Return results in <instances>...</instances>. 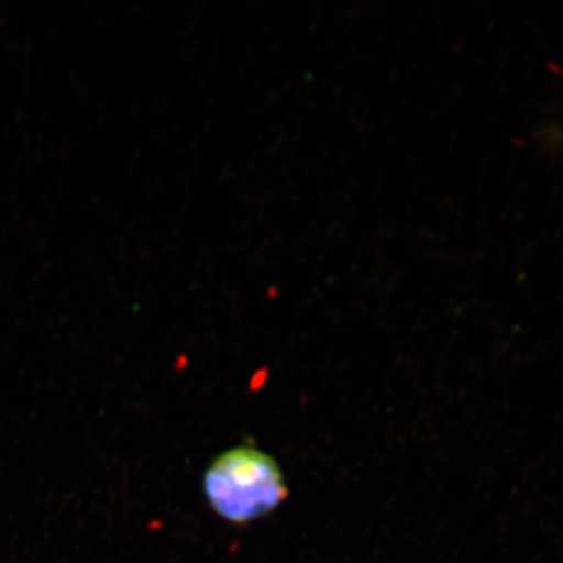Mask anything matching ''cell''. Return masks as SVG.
<instances>
[{
  "label": "cell",
  "instance_id": "cell-1",
  "mask_svg": "<svg viewBox=\"0 0 563 563\" xmlns=\"http://www.w3.org/2000/svg\"><path fill=\"white\" fill-rule=\"evenodd\" d=\"M202 492L217 517L239 526L268 517L290 496L279 462L251 444L218 454L203 472Z\"/></svg>",
  "mask_w": 563,
  "mask_h": 563
}]
</instances>
